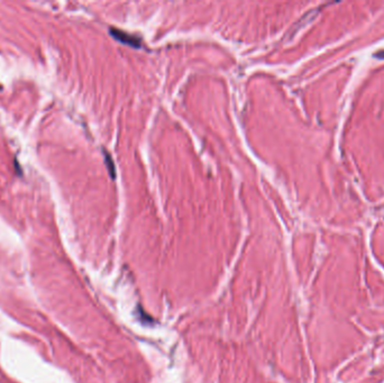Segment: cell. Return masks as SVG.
I'll use <instances>...</instances> for the list:
<instances>
[{
  "mask_svg": "<svg viewBox=\"0 0 384 383\" xmlns=\"http://www.w3.org/2000/svg\"><path fill=\"white\" fill-rule=\"evenodd\" d=\"M110 34L112 35L114 38H116L120 42L130 45V46H135V48H140V38H135V36L130 35L125 33V32L116 30V28H112L110 30Z\"/></svg>",
  "mask_w": 384,
  "mask_h": 383,
  "instance_id": "1",
  "label": "cell"
},
{
  "mask_svg": "<svg viewBox=\"0 0 384 383\" xmlns=\"http://www.w3.org/2000/svg\"><path fill=\"white\" fill-rule=\"evenodd\" d=\"M106 163H107V166H108V170H109V172H110V176H112V178H115V166H114V162H112V158L110 156H109V155L106 153Z\"/></svg>",
  "mask_w": 384,
  "mask_h": 383,
  "instance_id": "2",
  "label": "cell"
},
{
  "mask_svg": "<svg viewBox=\"0 0 384 383\" xmlns=\"http://www.w3.org/2000/svg\"><path fill=\"white\" fill-rule=\"evenodd\" d=\"M376 58H383V60H384V51H381V52H378V53H376Z\"/></svg>",
  "mask_w": 384,
  "mask_h": 383,
  "instance_id": "3",
  "label": "cell"
}]
</instances>
